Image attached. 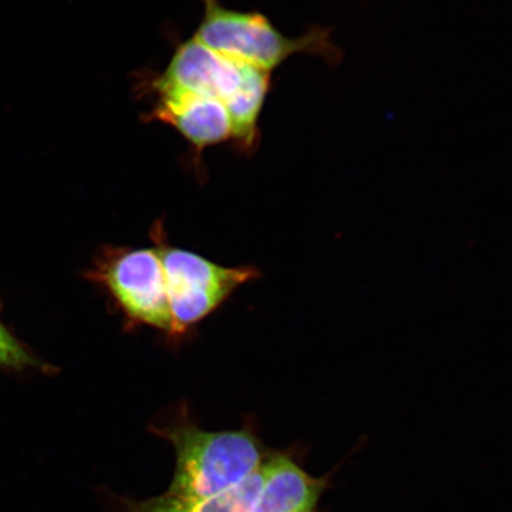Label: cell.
I'll return each mask as SVG.
<instances>
[{
	"label": "cell",
	"instance_id": "6da1fadb",
	"mask_svg": "<svg viewBox=\"0 0 512 512\" xmlns=\"http://www.w3.org/2000/svg\"><path fill=\"white\" fill-rule=\"evenodd\" d=\"M152 432L174 447L176 470L166 494L208 498L234 488L252 475L267 454L252 428L207 431L198 426L187 407Z\"/></svg>",
	"mask_w": 512,
	"mask_h": 512
},
{
	"label": "cell",
	"instance_id": "7a4b0ae2",
	"mask_svg": "<svg viewBox=\"0 0 512 512\" xmlns=\"http://www.w3.org/2000/svg\"><path fill=\"white\" fill-rule=\"evenodd\" d=\"M203 4L204 14L194 38L229 59L270 73L297 54L320 57L330 66L343 60L330 29L313 27L292 38L281 34L261 12L224 8L219 0H203Z\"/></svg>",
	"mask_w": 512,
	"mask_h": 512
},
{
	"label": "cell",
	"instance_id": "3957f363",
	"mask_svg": "<svg viewBox=\"0 0 512 512\" xmlns=\"http://www.w3.org/2000/svg\"><path fill=\"white\" fill-rule=\"evenodd\" d=\"M272 73L229 59L194 37L179 44L163 75L165 81L187 91L220 101L239 130L259 124Z\"/></svg>",
	"mask_w": 512,
	"mask_h": 512
},
{
	"label": "cell",
	"instance_id": "277c9868",
	"mask_svg": "<svg viewBox=\"0 0 512 512\" xmlns=\"http://www.w3.org/2000/svg\"><path fill=\"white\" fill-rule=\"evenodd\" d=\"M152 243L163 266L171 315L170 339L187 335L239 287L259 277L258 268L253 266H222L170 245L160 223L152 229Z\"/></svg>",
	"mask_w": 512,
	"mask_h": 512
},
{
	"label": "cell",
	"instance_id": "5b68a950",
	"mask_svg": "<svg viewBox=\"0 0 512 512\" xmlns=\"http://www.w3.org/2000/svg\"><path fill=\"white\" fill-rule=\"evenodd\" d=\"M86 278L110 296L128 324L162 331L170 338L169 300L155 246L105 247Z\"/></svg>",
	"mask_w": 512,
	"mask_h": 512
},
{
	"label": "cell",
	"instance_id": "8992f818",
	"mask_svg": "<svg viewBox=\"0 0 512 512\" xmlns=\"http://www.w3.org/2000/svg\"><path fill=\"white\" fill-rule=\"evenodd\" d=\"M156 104L149 120L175 127L188 140L196 155L207 147L232 142L233 128L229 114L220 101L206 98L157 78L152 83Z\"/></svg>",
	"mask_w": 512,
	"mask_h": 512
},
{
	"label": "cell",
	"instance_id": "52a82bcc",
	"mask_svg": "<svg viewBox=\"0 0 512 512\" xmlns=\"http://www.w3.org/2000/svg\"><path fill=\"white\" fill-rule=\"evenodd\" d=\"M328 486L329 477H313L290 454L274 453L265 459L264 484L252 512H312Z\"/></svg>",
	"mask_w": 512,
	"mask_h": 512
},
{
	"label": "cell",
	"instance_id": "ba28073f",
	"mask_svg": "<svg viewBox=\"0 0 512 512\" xmlns=\"http://www.w3.org/2000/svg\"><path fill=\"white\" fill-rule=\"evenodd\" d=\"M265 479V462L234 488L208 498L163 494L145 501L121 502L120 512H252Z\"/></svg>",
	"mask_w": 512,
	"mask_h": 512
},
{
	"label": "cell",
	"instance_id": "9c48e42d",
	"mask_svg": "<svg viewBox=\"0 0 512 512\" xmlns=\"http://www.w3.org/2000/svg\"><path fill=\"white\" fill-rule=\"evenodd\" d=\"M37 366L40 362L0 323V367L21 369Z\"/></svg>",
	"mask_w": 512,
	"mask_h": 512
},
{
	"label": "cell",
	"instance_id": "30bf717a",
	"mask_svg": "<svg viewBox=\"0 0 512 512\" xmlns=\"http://www.w3.org/2000/svg\"><path fill=\"white\" fill-rule=\"evenodd\" d=\"M312 512H315V511H312Z\"/></svg>",
	"mask_w": 512,
	"mask_h": 512
}]
</instances>
